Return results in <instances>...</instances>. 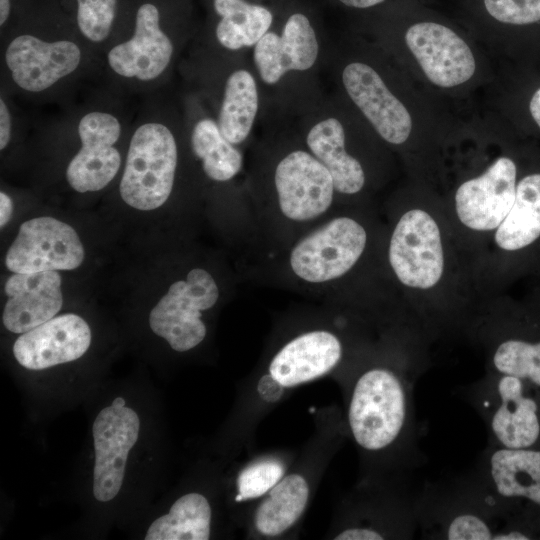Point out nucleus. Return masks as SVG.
<instances>
[{
  "label": "nucleus",
  "instance_id": "f257e3e1",
  "mask_svg": "<svg viewBox=\"0 0 540 540\" xmlns=\"http://www.w3.org/2000/svg\"><path fill=\"white\" fill-rule=\"evenodd\" d=\"M329 45L303 10H292L258 41L249 56L264 96L263 121L295 120L326 95L321 72Z\"/></svg>",
  "mask_w": 540,
  "mask_h": 540
},
{
  "label": "nucleus",
  "instance_id": "f03ea898",
  "mask_svg": "<svg viewBox=\"0 0 540 540\" xmlns=\"http://www.w3.org/2000/svg\"><path fill=\"white\" fill-rule=\"evenodd\" d=\"M251 174V191L291 225L321 219L336 191L327 168L307 149L290 120H266Z\"/></svg>",
  "mask_w": 540,
  "mask_h": 540
},
{
  "label": "nucleus",
  "instance_id": "7ed1b4c3",
  "mask_svg": "<svg viewBox=\"0 0 540 540\" xmlns=\"http://www.w3.org/2000/svg\"><path fill=\"white\" fill-rule=\"evenodd\" d=\"M360 43H330L325 69L335 92L371 129L392 146L408 141L412 115L397 93L384 57Z\"/></svg>",
  "mask_w": 540,
  "mask_h": 540
},
{
  "label": "nucleus",
  "instance_id": "20e7f679",
  "mask_svg": "<svg viewBox=\"0 0 540 540\" xmlns=\"http://www.w3.org/2000/svg\"><path fill=\"white\" fill-rule=\"evenodd\" d=\"M293 123L307 149L331 174L336 195L353 196L364 189L366 170L352 145L365 123L336 93L326 94Z\"/></svg>",
  "mask_w": 540,
  "mask_h": 540
},
{
  "label": "nucleus",
  "instance_id": "39448f33",
  "mask_svg": "<svg viewBox=\"0 0 540 540\" xmlns=\"http://www.w3.org/2000/svg\"><path fill=\"white\" fill-rule=\"evenodd\" d=\"M174 125L162 120L140 124L131 136L119 191L129 206L149 211L170 197L179 163Z\"/></svg>",
  "mask_w": 540,
  "mask_h": 540
},
{
  "label": "nucleus",
  "instance_id": "423d86ee",
  "mask_svg": "<svg viewBox=\"0 0 540 540\" xmlns=\"http://www.w3.org/2000/svg\"><path fill=\"white\" fill-rule=\"evenodd\" d=\"M366 244L367 232L361 223L349 216H336L294 242L286 269L303 285L327 286L356 265Z\"/></svg>",
  "mask_w": 540,
  "mask_h": 540
},
{
  "label": "nucleus",
  "instance_id": "0eeeda50",
  "mask_svg": "<svg viewBox=\"0 0 540 540\" xmlns=\"http://www.w3.org/2000/svg\"><path fill=\"white\" fill-rule=\"evenodd\" d=\"M216 69L204 92L224 137L242 148L265 114L262 88L249 54L213 51Z\"/></svg>",
  "mask_w": 540,
  "mask_h": 540
},
{
  "label": "nucleus",
  "instance_id": "6e6552de",
  "mask_svg": "<svg viewBox=\"0 0 540 540\" xmlns=\"http://www.w3.org/2000/svg\"><path fill=\"white\" fill-rule=\"evenodd\" d=\"M408 394L393 371L372 368L357 380L348 420L355 441L364 449L379 451L394 443L405 428Z\"/></svg>",
  "mask_w": 540,
  "mask_h": 540
},
{
  "label": "nucleus",
  "instance_id": "1a4fd4ad",
  "mask_svg": "<svg viewBox=\"0 0 540 540\" xmlns=\"http://www.w3.org/2000/svg\"><path fill=\"white\" fill-rule=\"evenodd\" d=\"M220 296L214 277L203 268L191 269L185 279L175 281L149 314L152 331L178 352L188 351L206 336L202 312L212 308Z\"/></svg>",
  "mask_w": 540,
  "mask_h": 540
},
{
  "label": "nucleus",
  "instance_id": "9d476101",
  "mask_svg": "<svg viewBox=\"0 0 540 540\" xmlns=\"http://www.w3.org/2000/svg\"><path fill=\"white\" fill-rule=\"evenodd\" d=\"M403 43L433 85L451 89L469 82L477 63L469 44L453 29L435 21L408 26Z\"/></svg>",
  "mask_w": 540,
  "mask_h": 540
},
{
  "label": "nucleus",
  "instance_id": "9b49d317",
  "mask_svg": "<svg viewBox=\"0 0 540 540\" xmlns=\"http://www.w3.org/2000/svg\"><path fill=\"white\" fill-rule=\"evenodd\" d=\"M388 256L404 285L419 289L434 286L444 267L440 231L434 219L420 209L406 212L393 230Z\"/></svg>",
  "mask_w": 540,
  "mask_h": 540
},
{
  "label": "nucleus",
  "instance_id": "f8f14e48",
  "mask_svg": "<svg viewBox=\"0 0 540 540\" xmlns=\"http://www.w3.org/2000/svg\"><path fill=\"white\" fill-rule=\"evenodd\" d=\"M84 259L76 231L55 218L43 216L25 221L9 247L5 265L13 273L72 270Z\"/></svg>",
  "mask_w": 540,
  "mask_h": 540
},
{
  "label": "nucleus",
  "instance_id": "ddd939ff",
  "mask_svg": "<svg viewBox=\"0 0 540 540\" xmlns=\"http://www.w3.org/2000/svg\"><path fill=\"white\" fill-rule=\"evenodd\" d=\"M81 147L66 169L68 184L80 193L99 191L116 176L121 154L115 147L122 125L112 113L93 110L84 114L77 127Z\"/></svg>",
  "mask_w": 540,
  "mask_h": 540
},
{
  "label": "nucleus",
  "instance_id": "4468645a",
  "mask_svg": "<svg viewBox=\"0 0 540 540\" xmlns=\"http://www.w3.org/2000/svg\"><path fill=\"white\" fill-rule=\"evenodd\" d=\"M140 421L136 412L117 397L97 415L93 427L95 466L93 494L100 502L113 499L119 492L130 449L138 439Z\"/></svg>",
  "mask_w": 540,
  "mask_h": 540
},
{
  "label": "nucleus",
  "instance_id": "2eb2a0df",
  "mask_svg": "<svg viewBox=\"0 0 540 540\" xmlns=\"http://www.w3.org/2000/svg\"><path fill=\"white\" fill-rule=\"evenodd\" d=\"M81 60L77 43L46 41L31 34L16 36L5 50V64L13 82L31 93L43 92L71 75Z\"/></svg>",
  "mask_w": 540,
  "mask_h": 540
},
{
  "label": "nucleus",
  "instance_id": "dca6fc26",
  "mask_svg": "<svg viewBox=\"0 0 540 540\" xmlns=\"http://www.w3.org/2000/svg\"><path fill=\"white\" fill-rule=\"evenodd\" d=\"M175 53L176 43L162 29L158 7L146 2L137 10L132 37L109 50L107 63L123 78L151 82L168 70Z\"/></svg>",
  "mask_w": 540,
  "mask_h": 540
},
{
  "label": "nucleus",
  "instance_id": "f3484780",
  "mask_svg": "<svg viewBox=\"0 0 540 540\" xmlns=\"http://www.w3.org/2000/svg\"><path fill=\"white\" fill-rule=\"evenodd\" d=\"M516 175L514 161L499 157L483 174L462 183L455 194L460 221L473 230L498 228L514 203Z\"/></svg>",
  "mask_w": 540,
  "mask_h": 540
},
{
  "label": "nucleus",
  "instance_id": "a211bd4d",
  "mask_svg": "<svg viewBox=\"0 0 540 540\" xmlns=\"http://www.w3.org/2000/svg\"><path fill=\"white\" fill-rule=\"evenodd\" d=\"M90 343L87 322L70 313L53 317L22 333L13 345V354L23 367L42 370L80 358Z\"/></svg>",
  "mask_w": 540,
  "mask_h": 540
},
{
  "label": "nucleus",
  "instance_id": "6ab92c4d",
  "mask_svg": "<svg viewBox=\"0 0 540 540\" xmlns=\"http://www.w3.org/2000/svg\"><path fill=\"white\" fill-rule=\"evenodd\" d=\"M526 381L500 375L489 403L488 424L501 447H532L540 436L539 407L526 392Z\"/></svg>",
  "mask_w": 540,
  "mask_h": 540
},
{
  "label": "nucleus",
  "instance_id": "aec40b11",
  "mask_svg": "<svg viewBox=\"0 0 540 540\" xmlns=\"http://www.w3.org/2000/svg\"><path fill=\"white\" fill-rule=\"evenodd\" d=\"M8 300L2 321L13 333H25L53 318L61 309V276L56 270L14 273L5 284Z\"/></svg>",
  "mask_w": 540,
  "mask_h": 540
},
{
  "label": "nucleus",
  "instance_id": "412c9836",
  "mask_svg": "<svg viewBox=\"0 0 540 540\" xmlns=\"http://www.w3.org/2000/svg\"><path fill=\"white\" fill-rule=\"evenodd\" d=\"M200 100L193 97L188 105L185 126L190 150L208 179L230 182L243 170V152L224 137L214 114Z\"/></svg>",
  "mask_w": 540,
  "mask_h": 540
},
{
  "label": "nucleus",
  "instance_id": "4be33fe9",
  "mask_svg": "<svg viewBox=\"0 0 540 540\" xmlns=\"http://www.w3.org/2000/svg\"><path fill=\"white\" fill-rule=\"evenodd\" d=\"M342 344L327 330L302 333L287 342L272 358L269 373L284 387L318 378L341 360Z\"/></svg>",
  "mask_w": 540,
  "mask_h": 540
},
{
  "label": "nucleus",
  "instance_id": "5701e85b",
  "mask_svg": "<svg viewBox=\"0 0 540 540\" xmlns=\"http://www.w3.org/2000/svg\"><path fill=\"white\" fill-rule=\"evenodd\" d=\"M217 16L213 28V51L249 54L276 22L273 10L250 0H213Z\"/></svg>",
  "mask_w": 540,
  "mask_h": 540
},
{
  "label": "nucleus",
  "instance_id": "b1692460",
  "mask_svg": "<svg viewBox=\"0 0 540 540\" xmlns=\"http://www.w3.org/2000/svg\"><path fill=\"white\" fill-rule=\"evenodd\" d=\"M488 473L503 498H522L540 506V451L501 447L492 452Z\"/></svg>",
  "mask_w": 540,
  "mask_h": 540
},
{
  "label": "nucleus",
  "instance_id": "393cba45",
  "mask_svg": "<svg viewBox=\"0 0 540 540\" xmlns=\"http://www.w3.org/2000/svg\"><path fill=\"white\" fill-rule=\"evenodd\" d=\"M540 236V173L522 178L514 203L497 228L495 241L507 251L524 248Z\"/></svg>",
  "mask_w": 540,
  "mask_h": 540
},
{
  "label": "nucleus",
  "instance_id": "a878e982",
  "mask_svg": "<svg viewBox=\"0 0 540 540\" xmlns=\"http://www.w3.org/2000/svg\"><path fill=\"white\" fill-rule=\"evenodd\" d=\"M309 498L306 480L298 474L282 478L258 506L255 526L265 536H277L301 517Z\"/></svg>",
  "mask_w": 540,
  "mask_h": 540
},
{
  "label": "nucleus",
  "instance_id": "bb28decb",
  "mask_svg": "<svg viewBox=\"0 0 540 540\" xmlns=\"http://www.w3.org/2000/svg\"><path fill=\"white\" fill-rule=\"evenodd\" d=\"M211 508L207 499L189 493L177 499L168 514L148 528L146 540H207L210 537Z\"/></svg>",
  "mask_w": 540,
  "mask_h": 540
},
{
  "label": "nucleus",
  "instance_id": "cd10ccee",
  "mask_svg": "<svg viewBox=\"0 0 540 540\" xmlns=\"http://www.w3.org/2000/svg\"><path fill=\"white\" fill-rule=\"evenodd\" d=\"M493 366L500 375H510L540 387V342H502L493 355Z\"/></svg>",
  "mask_w": 540,
  "mask_h": 540
},
{
  "label": "nucleus",
  "instance_id": "c85d7f7f",
  "mask_svg": "<svg viewBox=\"0 0 540 540\" xmlns=\"http://www.w3.org/2000/svg\"><path fill=\"white\" fill-rule=\"evenodd\" d=\"M77 25L90 42L106 40L116 17L117 0H76Z\"/></svg>",
  "mask_w": 540,
  "mask_h": 540
},
{
  "label": "nucleus",
  "instance_id": "c756f323",
  "mask_svg": "<svg viewBox=\"0 0 540 540\" xmlns=\"http://www.w3.org/2000/svg\"><path fill=\"white\" fill-rule=\"evenodd\" d=\"M284 467L275 460L247 466L237 478L236 501L257 498L270 491L283 477Z\"/></svg>",
  "mask_w": 540,
  "mask_h": 540
},
{
  "label": "nucleus",
  "instance_id": "7c9ffc66",
  "mask_svg": "<svg viewBox=\"0 0 540 540\" xmlns=\"http://www.w3.org/2000/svg\"><path fill=\"white\" fill-rule=\"evenodd\" d=\"M483 7L501 24L527 26L540 22V0H483Z\"/></svg>",
  "mask_w": 540,
  "mask_h": 540
},
{
  "label": "nucleus",
  "instance_id": "2f4dec72",
  "mask_svg": "<svg viewBox=\"0 0 540 540\" xmlns=\"http://www.w3.org/2000/svg\"><path fill=\"white\" fill-rule=\"evenodd\" d=\"M445 537L450 540H499V532L478 514L460 512L448 521Z\"/></svg>",
  "mask_w": 540,
  "mask_h": 540
},
{
  "label": "nucleus",
  "instance_id": "473e14b6",
  "mask_svg": "<svg viewBox=\"0 0 540 540\" xmlns=\"http://www.w3.org/2000/svg\"><path fill=\"white\" fill-rule=\"evenodd\" d=\"M284 386L270 373L263 375L257 384L260 397L266 402H276L283 394Z\"/></svg>",
  "mask_w": 540,
  "mask_h": 540
},
{
  "label": "nucleus",
  "instance_id": "72a5a7b5",
  "mask_svg": "<svg viewBox=\"0 0 540 540\" xmlns=\"http://www.w3.org/2000/svg\"><path fill=\"white\" fill-rule=\"evenodd\" d=\"M12 118L3 98L0 99V149L4 150L11 140Z\"/></svg>",
  "mask_w": 540,
  "mask_h": 540
},
{
  "label": "nucleus",
  "instance_id": "f704fd0d",
  "mask_svg": "<svg viewBox=\"0 0 540 540\" xmlns=\"http://www.w3.org/2000/svg\"><path fill=\"white\" fill-rule=\"evenodd\" d=\"M381 533L369 528H348L339 533L335 540H380Z\"/></svg>",
  "mask_w": 540,
  "mask_h": 540
},
{
  "label": "nucleus",
  "instance_id": "c9c22d12",
  "mask_svg": "<svg viewBox=\"0 0 540 540\" xmlns=\"http://www.w3.org/2000/svg\"><path fill=\"white\" fill-rule=\"evenodd\" d=\"M13 211L11 198L3 191L0 192V226L4 227L10 220Z\"/></svg>",
  "mask_w": 540,
  "mask_h": 540
},
{
  "label": "nucleus",
  "instance_id": "e433bc0d",
  "mask_svg": "<svg viewBox=\"0 0 540 540\" xmlns=\"http://www.w3.org/2000/svg\"><path fill=\"white\" fill-rule=\"evenodd\" d=\"M341 5L355 10H368L381 5L386 0H337Z\"/></svg>",
  "mask_w": 540,
  "mask_h": 540
},
{
  "label": "nucleus",
  "instance_id": "4c0bfd02",
  "mask_svg": "<svg viewBox=\"0 0 540 540\" xmlns=\"http://www.w3.org/2000/svg\"><path fill=\"white\" fill-rule=\"evenodd\" d=\"M530 114L540 128V87L534 92L529 102Z\"/></svg>",
  "mask_w": 540,
  "mask_h": 540
},
{
  "label": "nucleus",
  "instance_id": "58836bf2",
  "mask_svg": "<svg viewBox=\"0 0 540 540\" xmlns=\"http://www.w3.org/2000/svg\"><path fill=\"white\" fill-rule=\"evenodd\" d=\"M11 1L0 0V25L3 26L10 15Z\"/></svg>",
  "mask_w": 540,
  "mask_h": 540
}]
</instances>
